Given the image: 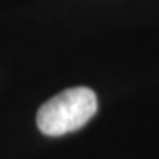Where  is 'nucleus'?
Instances as JSON below:
<instances>
[{
    "label": "nucleus",
    "instance_id": "f257e3e1",
    "mask_svg": "<svg viewBox=\"0 0 159 159\" xmlns=\"http://www.w3.org/2000/svg\"><path fill=\"white\" fill-rule=\"evenodd\" d=\"M97 111V97L87 87L60 92L37 111V127L46 136H62L81 129Z\"/></svg>",
    "mask_w": 159,
    "mask_h": 159
}]
</instances>
